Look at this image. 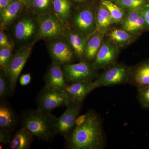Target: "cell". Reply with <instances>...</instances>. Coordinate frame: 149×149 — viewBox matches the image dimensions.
I'll return each mask as SVG.
<instances>
[{
	"label": "cell",
	"instance_id": "1",
	"mask_svg": "<svg viewBox=\"0 0 149 149\" xmlns=\"http://www.w3.org/2000/svg\"><path fill=\"white\" fill-rule=\"evenodd\" d=\"M65 140L68 149L104 148L106 138L101 118L93 110L78 116L74 128Z\"/></svg>",
	"mask_w": 149,
	"mask_h": 149
},
{
	"label": "cell",
	"instance_id": "2",
	"mask_svg": "<svg viewBox=\"0 0 149 149\" xmlns=\"http://www.w3.org/2000/svg\"><path fill=\"white\" fill-rule=\"evenodd\" d=\"M56 118L52 113L37 109L22 112L20 122L22 127L29 130L40 141L49 142L56 136L55 124Z\"/></svg>",
	"mask_w": 149,
	"mask_h": 149
},
{
	"label": "cell",
	"instance_id": "3",
	"mask_svg": "<svg viewBox=\"0 0 149 149\" xmlns=\"http://www.w3.org/2000/svg\"><path fill=\"white\" fill-rule=\"evenodd\" d=\"M11 27L12 40L15 46L19 48L37 41L39 23L37 16L24 9Z\"/></svg>",
	"mask_w": 149,
	"mask_h": 149
},
{
	"label": "cell",
	"instance_id": "4",
	"mask_svg": "<svg viewBox=\"0 0 149 149\" xmlns=\"http://www.w3.org/2000/svg\"><path fill=\"white\" fill-rule=\"evenodd\" d=\"M96 1L86 5L74 8L68 25L88 38L97 30Z\"/></svg>",
	"mask_w": 149,
	"mask_h": 149
},
{
	"label": "cell",
	"instance_id": "5",
	"mask_svg": "<svg viewBox=\"0 0 149 149\" xmlns=\"http://www.w3.org/2000/svg\"><path fill=\"white\" fill-rule=\"evenodd\" d=\"M37 20L39 23L37 41L64 38L67 26L53 12L37 16Z\"/></svg>",
	"mask_w": 149,
	"mask_h": 149
},
{
	"label": "cell",
	"instance_id": "6",
	"mask_svg": "<svg viewBox=\"0 0 149 149\" xmlns=\"http://www.w3.org/2000/svg\"><path fill=\"white\" fill-rule=\"evenodd\" d=\"M62 68L67 84L93 82L99 75V70L93 67L92 63L85 60L65 65Z\"/></svg>",
	"mask_w": 149,
	"mask_h": 149
},
{
	"label": "cell",
	"instance_id": "7",
	"mask_svg": "<svg viewBox=\"0 0 149 149\" xmlns=\"http://www.w3.org/2000/svg\"><path fill=\"white\" fill-rule=\"evenodd\" d=\"M130 67L119 63L104 70L93 81L96 88L103 87L124 85L128 83Z\"/></svg>",
	"mask_w": 149,
	"mask_h": 149
},
{
	"label": "cell",
	"instance_id": "8",
	"mask_svg": "<svg viewBox=\"0 0 149 149\" xmlns=\"http://www.w3.org/2000/svg\"><path fill=\"white\" fill-rule=\"evenodd\" d=\"M35 43H32L18 49L15 53L13 54L8 65L3 70L13 92L16 88L19 74L31 55Z\"/></svg>",
	"mask_w": 149,
	"mask_h": 149
},
{
	"label": "cell",
	"instance_id": "9",
	"mask_svg": "<svg viewBox=\"0 0 149 149\" xmlns=\"http://www.w3.org/2000/svg\"><path fill=\"white\" fill-rule=\"evenodd\" d=\"M70 102L65 91L52 90L45 86L37 96V109L52 113L57 108L66 107Z\"/></svg>",
	"mask_w": 149,
	"mask_h": 149
},
{
	"label": "cell",
	"instance_id": "10",
	"mask_svg": "<svg viewBox=\"0 0 149 149\" xmlns=\"http://www.w3.org/2000/svg\"><path fill=\"white\" fill-rule=\"evenodd\" d=\"M47 42L48 52L52 62L61 66L72 63L76 56L66 39L58 38L48 40Z\"/></svg>",
	"mask_w": 149,
	"mask_h": 149
},
{
	"label": "cell",
	"instance_id": "11",
	"mask_svg": "<svg viewBox=\"0 0 149 149\" xmlns=\"http://www.w3.org/2000/svg\"><path fill=\"white\" fill-rule=\"evenodd\" d=\"M82 104L70 102L60 116L57 118L55 124L56 135H60L65 139L69 136L76 124Z\"/></svg>",
	"mask_w": 149,
	"mask_h": 149
},
{
	"label": "cell",
	"instance_id": "12",
	"mask_svg": "<svg viewBox=\"0 0 149 149\" xmlns=\"http://www.w3.org/2000/svg\"><path fill=\"white\" fill-rule=\"evenodd\" d=\"M120 48L108 39H104L95 58L92 63L95 69L100 70L110 67L117 63L120 53Z\"/></svg>",
	"mask_w": 149,
	"mask_h": 149
},
{
	"label": "cell",
	"instance_id": "13",
	"mask_svg": "<svg viewBox=\"0 0 149 149\" xmlns=\"http://www.w3.org/2000/svg\"><path fill=\"white\" fill-rule=\"evenodd\" d=\"M126 11V15L120 23L121 28L135 37L149 30V27L140 10Z\"/></svg>",
	"mask_w": 149,
	"mask_h": 149
},
{
	"label": "cell",
	"instance_id": "14",
	"mask_svg": "<svg viewBox=\"0 0 149 149\" xmlns=\"http://www.w3.org/2000/svg\"><path fill=\"white\" fill-rule=\"evenodd\" d=\"M25 8V3L19 0H11L8 5L0 10L1 30H8Z\"/></svg>",
	"mask_w": 149,
	"mask_h": 149
},
{
	"label": "cell",
	"instance_id": "15",
	"mask_svg": "<svg viewBox=\"0 0 149 149\" xmlns=\"http://www.w3.org/2000/svg\"><path fill=\"white\" fill-rule=\"evenodd\" d=\"M44 81L46 87L56 91H65L68 85L61 65L53 62L45 74Z\"/></svg>",
	"mask_w": 149,
	"mask_h": 149
},
{
	"label": "cell",
	"instance_id": "16",
	"mask_svg": "<svg viewBox=\"0 0 149 149\" xmlns=\"http://www.w3.org/2000/svg\"><path fill=\"white\" fill-rule=\"evenodd\" d=\"M128 83L137 88L149 85V59L130 67Z\"/></svg>",
	"mask_w": 149,
	"mask_h": 149
},
{
	"label": "cell",
	"instance_id": "17",
	"mask_svg": "<svg viewBox=\"0 0 149 149\" xmlns=\"http://www.w3.org/2000/svg\"><path fill=\"white\" fill-rule=\"evenodd\" d=\"M96 88L93 82L68 84L66 92L70 102L83 104L84 99Z\"/></svg>",
	"mask_w": 149,
	"mask_h": 149
},
{
	"label": "cell",
	"instance_id": "18",
	"mask_svg": "<svg viewBox=\"0 0 149 149\" xmlns=\"http://www.w3.org/2000/svg\"><path fill=\"white\" fill-rule=\"evenodd\" d=\"M65 39L69 43L76 57L80 61H84V52L87 38L74 28L67 25Z\"/></svg>",
	"mask_w": 149,
	"mask_h": 149
},
{
	"label": "cell",
	"instance_id": "19",
	"mask_svg": "<svg viewBox=\"0 0 149 149\" xmlns=\"http://www.w3.org/2000/svg\"><path fill=\"white\" fill-rule=\"evenodd\" d=\"M18 120L16 112L8 102L2 99L0 103V128L13 132Z\"/></svg>",
	"mask_w": 149,
	"mask_h": 149
},
{
	"label": "cell",
	"instance_id": "20",
	"mask_svg": "<svg viewBox=\"0 0 149 149\" xmlns=\"http://www.w3.org/2000/svg\"><path fill=\"white\" fill-rule=\"evenodd\" d=\"M106 34L96 30L87 38L84 52V59L93 63L101 46Z\"/></svg>",
	"mask_w": 149,
	"mask_h": 149
},
{
	"label": "cell",
	"instance_id": "21",
	"mask_svg": "<svg viewBox=\"0 0 149 149\" xmlns=\"http://www.w3.org/2000/svg\"><path fill=\"white\" fill-rule=\"evenodd\" d=\"M35 136L24 127H22L13 136L9 144V149H29Z\"/></svg>",
	"mask_w": 149,
	"mask_h": 149
},
{
	"label": "cell",
	"instance_id": "22",
	"mask_svg": "<svg viewBox=\"0 0 149 149\" xmlns=\"http://www.w3.org/2000/svg\"><path fill=\"white\" fill-rule=\"evenodd\" d=\"M106 35L107 39L120 49L130 45L135 37L122 28L110 29Z\"/></svg>",
	"mask_w": 149,
	"mask_h": 149
},
{
	"label": "cell",
	"instance_id": "23",
	"mask_svg": "<svg viewBox=\"0 0 149 149\" xmlns=\"http://www.w3.org/2000/svg\"><path fill=\"white\" fill-rule=\"evenodd\" d=\"M96 21L97 30L102 33H106L114 22L109 12L99 1L96 11Z\"/></svg>",
	"mask_w": 149,
	"mask_h": 149
},
{
	"label": "cell",
	"instance_id": "24",
	"mask_svg": "<svg viewBox=\"0 0 149 149\" xmlns=\"http://www.w3.org/2000/svg\"><path fill=\"white\" fill-rule=\"evenodd\" d=\"M52 2L54 13L67 26L74 8L70 0H52Z\"/></svg>",
	"mask_w": 149,
	"mask_h": 149
},
{
	"label": "cell",
	"instance_id": "25",
	"mask_svg": "<svg viewBox=\"0 0 149 149\" xmlns=\"http://www.w3.org/2000/svg\"><path fill=\"white\" fill-rule=\"evenodd\" d=\"M25 3L26 10L36 16L53 12L52 0H27Z\"/></svg>",
	"mask_w": 149,
	"mask_h": 149
},
{
	"label": "cell",
	"instance_id": "26",
	"mask_svg": "<svg viewBox=\"0 0 149 149\" xmlns=\"http://www.w3.org/2000/svg\"><path fill=\"white\" fill-rule=\"evenodd\" d=\"M104 6L109 12L114 23H120L124 19L126 11L111 0H100Z\"/></svg>",
	"mask_w": 149,
	"mask_h": 149
},
{
	"label": "cell",
	"instance_id": "27",
	"mask_svg": "<svg viewBox=\"0 0 149 149\" xmlns=\"http://www.w3.org/2000/svg\"><path fill=\"white\" fill-rule=\"evenodd\" d=\"M112 1L125 10H140L149 3V0H112Z\"/></svg>",
	"mask_w": 149,
	"mask_h": 149
},
{
	"label": "cell",
	"instance_id": "28",
	"mask_svg": "<svg viewBox=\"0 0 149 149\" xmlns=\"http://www.w3.org/2000/svg\"><path fill=\"white\" fill-rule=\"evenodd\" d=\"M14 93L10 84L3 70H0V98L3 99L11 95Z\"/></svg>",
	"mask_w": 149,
	"mask_h": 149
},
{
	"label": "cell",
	"instance_id": "29",
	"mask_svg": "<svg viewBox=\"0 0 149 149\" xmlns=\"http://www.w3.org/2000/svg\"><path fill=\"white\" fill-rule=\"evenodd\" d=\"M137 89V98L139 103L142 107L149 109V85Z\"/></svg>",
	"mask_w": 149,
	"mask_h": 149
},
{
	"label": "cell",
	"instance_id": "30",
	"mask_svg": "<svg viewBox=\"0 0 149 149\" xmlns=\"http://www.w3.org/2000/svg\"><path fill=\"white\" fill-rule=\"evenodd\" d=\"M13 48H0V69L4 70L10 61L13 54Z\"/></svg>",
	"mask_w": 149,
	"mask_h": 149
},
{
	"label": "cell",
	"instance_id": "31",
	"mask_svg": "<svg viewBox=\"0 0 149 149\" xmlns=\"http://www.w3.org/2000/svg\"><path fill=\"white\" fill-rule=\"evenodd\" d=\"M15 47L13 40L10 39L3 30L0 31V48H14Z\"/></svg>",
	"mask_w": 149,
	"mask_h": 149
},
{
	"label": "cell",
	"instance_id": "32",
	"mask_svg": "<svg viewBox=\"0 0 149 149\" xmlns=\"http://www.w3.org/2000/svg\"><path fill=\"white\" fill-rule=\"evenodd\" d=\"M13 132L6 129L0 128V143L9 145L11 141L13 135Z\"/></svg>",
	"mask_w": 149,
	"mask_h": 149
},
{
	"label": "cell",
	"instance_id": "33",
	"mask_svg": "<svg viewBox=\"0 0 149 149\" xmlns=\"http://www.w3.org/2000/svg\"><path fill=\"white\" fill-rule=\"evenodd\" d=\"M32 77L30 73H26L22 75L19 79V84L21 86H26L29 85L31 82Z\"/></svg>",
	"mask_w": 149,
	"mask_h": 149
},
{
	"label": "cell",
	"instance_id": "34",
	"mask_svg": "<svg viewBox=\"0 0 149 149\" xmlns=\"http://www.w3.org/2000/svg\"><path fill=\"white\" fill-rule=\"evenodd\" d=\"M95 1L96 0H70L74 8L86 5Z\"/></svg>",
	"mask_w": 149,
	"mask_h": 149
},
{
	"label": "cell",
	"instance_id": "35",
	"mask_svg": "<svg viewBox=\"0 0 149 149\" xmlns=\"http://www.w3.org/2000/svg\"><path fill=\"white\" fill-rule=\"evenodd\" d=\"M144 19L149 27V3L145 5L140 9Z\"/></svg>",
	"mask_w": 149,
	"mask_h": 149
},
{
	"label": "cell",
	"instance_id": "36",
	"mask_svg": "<svg viewBox=\"0 0 149 149\" xmlns=\"http://www.w3.org/2000/svg\"><path fill=\"white\" fill-rule=\"evenodd\" d=\"M11 0H0V10L8 5Z\"/></svg>",
	"mask_w": 149,
	"mask_h": 149
},
{
	"label": "cell",
	"instance_id": "37",
	"mask_svg": "<svg viewBox=\"0 0 149 149\" xmlns=\"http://www.w3.org/2000/svg\"><path fill=\"white\" fill-rule=\"evenodd\" d=\"M19 1H22L24 2H25V1H26L27 0H19Z\"/></svg>",
	"mask_w": 149,
	"mask_h": 149
},
{
	"label": "cell",
	"instance_id": "38",
	"mask_svg": "<svg viewBox=\"0 0 149 149\" xmlns=\"http://www.w3.org/2000/svg\"><path fill=\"white\" fill-rule=\"evenodd\" d=\"M111 1H112V0H111Z\"/></svg>",
	"mask_w": 149,
	"mask_h": 149
}]
</instances>
